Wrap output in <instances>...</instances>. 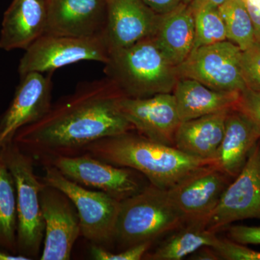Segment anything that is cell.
<instances>
[{"mask_svg": "<svg viewBox=\"0 0 260 260\" xmlns=\"http://www.w3.org/2000/svg\"><path fill=\"white\" fill-rule=\"evenodd\" d=\"M0 260H30V259L27 256L12 254L8 251L0 249Z\"/></svg>", "mask_w": 260, "mask_h": 260, "instance_id": "cell-34", "label": "cell"}, {"mask_svg": "<svg viewBox=\"0 0 260 260\" xmlns=\"http://www.w3.org/2000/svg\"><path fill=\"white\" fill-rule=\"evenodd\" d=\"M259 144H260V140H259Z\"/></svg>", "mask_w": 260, "mask_h": 260, "instance_id": "cell-36", "label": "cell"}, {"mask_svg": "<svg viewBox=\"0 0 260 260\" xmlns=\"http://www.w3.org/2000/svg\"><path fill=\"white\" fill-rule=\"evenodd\" d=\"M242 52L229 40L199 47L177 67L178 77L197 80L213 90L241 93L247 88L241 67Z\"/></svg>", "mask_w": 260, "mask_h": 260, "instance_id": "cell-9", "label": "cell"}, {"mask_svg": "<svg viewBox=\"0 0 260 260\" xmlns=\"http://www.w3.org/2000/svg\"><path fill=\"white\" fill-rule=\"evenodd\" d=\"M83 153L116 167L136 171L147 178L150 184L165 190L197 169L215 164L133 131L97 140L85 147Z\"/></svg>", "mask_w": 260, "mask_h": 260, "instance_id": "cell-2", "label": "cell"}, {"mask_svg": "<svg viewBox=\"0 0 260 260\" xmlns=\"http://www.w3.org/2000/svg\"><path fill=\"white\" fill-rule=\"evenodd\" d=\"M184 224V218L167 190L150 184L121 200L114 240L126 249L141 243L153 242Z\"/></svg>", "mask_w": 260, "mask_h": 260, "instance_id": "cell-4", "label": "cell"}, {"mask_svg": "<svg viewBox=\"0 0 260 260\" xmlns=\"http://www.w3.org/2000/svg\"><path fill=\"white\" fill-rule=\"evenodd\" d=\"M0 157L14 179L18 210L17 254L30 259L40 257L44 237L41 205L44 182L37 177L34 160L15 143L0 150Z\"/></svg>", "mask_w": 260, "mask_h": 260, "instance_id": "cell-5", "label": "cell"}, {"mask_svg": "<svg viewBox=\"0 0 260 260\" xmlns=\"http://www.w3.org/2000/svg\"><path fill=\"white\" fill-rule=\"evenodd\" d=\"M190 259L197 260H217L220 259L213 248L209 246L200 248L198 251L191 254Z\"/></svg>", "mask_w": 260, "mask_h": 260, "instance_id": "cell-33", "label": "cell"}, {"mask_svg": "<svg viewBox=\"0 0 260 260\" xmlns=\"http://www.w3.org/2000/svg\"><path fill=\"white\" fill-rule=\"evenodd\" d=\"M51 73L21 76L9 107L0 115V150L13 143L19 130L42 119L50 109Z\"/></svg>", "mask_w": 260, "mask_h": 260, "instance_id": "cell-13", "label": "cell"}, {"mask_svg": "<svg viewBox=\"0 0 260 260\" xmlns=\"http://www.w3.org/2000/svg\"><path fill=\"white\" fill-rule=\"evenodd\" d=\"M119 106L126 120L138 133L157 143L174 146L181 120L174 94L140 99L122 96Z\"/></svg>", "mask_w": 260, "mask_h": 260, "instance_id": "cell-14", "label": "cell"}, {"mask_svg": "<svg viewBox=\"0 0 260 260\" xmlns=\"http://www.w3.org/2000/svg\"><path fill=\"white\" fill-rule=\"evenodd\" d=\"M44 169L43 182L64 192L74 204L82 236L92 244L102 246L114 240L121 201L67 179L54 167L44 166Z\"/></svg>", "mask_w": 260, "mask_h": 260, "instance_id": "cell-6", "label": "cell"}, {"mask_svg": "<svg viewBox=\"0 0 260 260\" xmlns=\"http://www.w3.org/2000/svg\"><path fill=\"white\" fill-rule=\"evenodd\" d=\"M160 17L142 0H107V20L103 37L109 53L153 37Z\"/></svg>", "mask_w": 260, "mask_h": 260, "instance_id": "cell-15", "label": "cell"}, {"mask_svg": "<svg viewBox=\"0 0 260 260\" xmlns=\"http://www.w3.org/2000/svg\"><path fill=\"white\" fill-rule=\"evenodd\" d=\"M259 140V126L240 109L232 108L225 119V131L215 166L229 177L235 179Z\"/></svg>", "mask_w": 260, "mask_h": 260, "instance_id": "cell-18", "label": "cell"}, {"mask_svg": "<svg viewBox=\"0 0 260 260\" xmlns=\"http://www.w3.org/2000/svg\"><path fill=\"white\" fill-rule=\"evenodd\" d=\"M41 162L44 167L49 165L56 168L67 179L80 185L104 191L119 201L144 187L136 171L116 167L88 153L58 155L44 159Z\"/></svg>", "mask_w": 260, "mask_h": 260, "instance_id": "cell-8", "label": "cell"}, {"mask_svg": "<svg viewBox=\"0 0 260 260\" xmlns=\"http://www.w3.org/2000/svg\"><path fill=\"white\" fill-rule=\"evenodd\" d=\"M104 64L106 77L128 98L173 93L179 79L177 68L166 59L152 37L112 51Z\"/></svg>", "mask_w": 260, "mask_h": 260, "instance_id": "cell-3", "label": "cell"}, {"mask_svg": "<svg viewBox=\"0 0 260 260\" xmlns=\"http://www.w3.org/2000/svg\"><path fill=\"white\" fill-rule=\"evenodd\" d=\"M225 1L226 0H189V3H210V4L215 5L218 7L225 3Z\"/></svg>", "mask_w": 260, "mask_h": 260, "instance_id": "cell-35", "label": "cell"}, {"mask_svg": "<svg viewBox=\"0 0 260 260\" xmlns=\"http://www.w3.org/2000/svg\"><path fill=\"white\" fill-rule=\"evenodd\" d=\"M260 219V144L249 154L242 172L224 191L205 222L206 229L218 232L238 220Z\"/></svg>", "mask_w": 260, "mask_h": 260, "instance_id": "cell-10", "label": "cell"}, {"mask_svg": "<svg viewBox=\"0 0 260 260\" xmlns=\"http://www.w3.org/2000/svg\"><path fill=\"white\" fill-rule=\"evenodd\" d=\"M189 3L194 15L195 34L192 51L227 40L226 28L218 6L210 3Z\"/></svg>", "mask_w": 260, "mask_h": 260, "instance_id": "cell-25", "label": "cell"}, {"mask_svg": "<svg viewBox=\"0 0 260 260\" xmlns=\"http://www.w3.org/2000/svg\"><path fill=\"white\" fill-rule=\"evenodd\" d=\"M16 189L14 179L0 157V249L17 254Z\"/></svg>", "mask_w": 260, "mask_h": 260, "instance_id": "cell-23", "label": "cell"}, {"mask_svg": "<svg viewBox=\"0 0 260 260\" xmlns=\"http://www.w3.org/2000/svg\"><path fill=\"white\" fill-rule=\"evenodd\" d=\"M241 67L246 88L260 93V42L242 51Z\"/></svg>", "mask_w": 260, "mask_h": 260, "instance_id": "cell-26", "label": "cell"}, {"mask_svg": "<svg viewBox=\"0 0 260 260\" xmlns=\"http://www.w3.org/2000/svg\"><path fill=\"white\" fill-rule=\"evenodd\" d=\"M155 14L162 15L170 13L189 0H142Z\"/></svg>", "mask_w": 260, "mask_h": 260, "instance_id": "cell-31", "label": "cell"}, {"mask_svg": "<svg viewBox=\"0 0 260 260\" xmlns=\"http://www.w3.org/2000/svg\"><path fill=\"white\" fill-rule=\"evenodd\" d=\"M109 51L103 35L71 37L45 34L25 49L20 59V76L30 73H53L81 61L106 63Z\"/></svg>", "mask_w": 260, "mask_h": 260, "instance_id": "cell-7", "label": "cell"}, {"mask_svg": "<svg viewBox=\"0 0 260 260\" xmlns=\"http://www.w3.org/2000/svg\"><path fill=\"white\" fill-rule=\"evenodd\" d=\"M229 239L239 244L260 245V226L236 225L229 228Z\"/></svg>", "mask_w": 260, "mask_h": 260, "instance_id": "cell-30", "label": "cell"}, {"mask_svg": "<svg viewBox=\"0 0 260 260\" xmlns=\"http://www.w3.org/2000/svg\"><path fill=\"white\" fill-rule=\"evenodd\" d=\"M230 109L181 122L174 147L188 155L215 164Z\"/></svg>", "mask_w": 260, "mask_h": 260, "instance_id": "cell-20", "label": "cell"}, {"mask_svg": "<svg viewBox=\"0 0 260 260\" xmlns=\"http://www.w3.org/2000/svg\"><path fill=\"white\" fill-rule=\"evenodd\" d=\"M250 16L256 41L260 42V0H243Z\"/></svg>", "mask_w": 260, "mask_h": 260, "instance_id": "cell-32", "label": "cell"}, {"mask_svg": "<svg viewBox=\"0 0 260 260\" xmlns=\"http://www.w3.org/2000/svg\"><path fill=\"white\" fill-rule=\"evenodd\" d=\"M236 107L250 117L260 127V93L246 88L241 92Z\"/></svg>", "mask_w": 260, "mask_h": 260, "instance_id": "cell-29", "label": "cell"}, {"mask_svg": "<svg viewBox=\"0 0 260 260\" xmlns=\"http://www.w3.org/2000/svg\"><path fill=\"white\" fill-rule=\"evenodd\" d=\"M232 178L215 164L200 168L168 189L184 224L203 223L217 206Z\"/></svg>", "mask_w": 260, "mask_h": 260, "instance_id": "cell-12", "label": "cell"}, {"mask_svg": "<svg viewBox=\"0 0 260 260\" xmlns=\"http://www.w3.org/2000/svg\"><path fill=\"white\" fill-rule=\"evenodd\" d=\"M44 237L41 260H68L82 235L78 211L59 189L44 184L41 191Z\"/></svg>", "mask_w": 260, "mask_h": 260, "instance_id": "cell-11", "label": "cell"}, {"mask_svg": "<svg viewBox=\"0 0 260 260\" xmlns=\"http://www.w3.org/2000/svg\"><path fill=\"white\" fill-rule=\"evenodd\" d=\"M226 28L227 40L242 51L250 47L256 39L249 13L243 0H226L218 6Z\"/></svg>", "mask_w": 260, "mask_h": 260, "instance_id": "cell-24", "label": "cell"}, {"mask_svg": "<svg viewBox=\"0 0 260 260\" xmlns=\"http://www.w3.org/2000/svg\"><path fill=\"white\" fill-rule=\"evenodd\" d=\"M172 93L182 122L235 107L241 93L213 90L197 80L179 78Z\"/></svg>", "mask_w": 260, "mask_h": 260, "instance_id": "cell-21", "label": "cell"}, {"mask_svg": "<svg viewBox=\"0 0 260 260\" xmlns=\"http://www.w3.org/2000/svg\"><path fill=\"white\" fill-rule=\"evenodd\" d=\"M152 242H146L130 246L120 252L114 253L104 246L93 244L90 247V255L95 260H140L148 252Z\"/></svg>", "mask_w": 260, "mask_h": 260, "instance_id": "cell-27", "label": "cell"}, {"mask_svg": "<svg viewBox=\"0 0 260 260\" xmlns=\"http://www.w3.org/2000/svg\"><path fill=\"white\" fill-rule=\"evenodd\" d=\"M212 248L220 259L260 260V251L254 250L231 239H218Z\"/></svg>", "mask_w": 260, "mask_h": 260, "instance_id": "cell-28", "label": "cell"}, {"mask_svg": "<svg viewBox=\"0 0 260 260\" xmlns=\"http://www.w3.org/2000/svg\"><path fill=\"white\" fill-rule=\"evenodd\" d=\"M47 0H13L2 23L0 48L25 49L47 32Z\"/></svg>", "mask_w": 260, "mask_h": 260, "instance_id": "cell-17", "label": "cell"}, {"mask_svg": "<svg viewBox=\"0 0 260 260\" xmlns=\"http://www.w3.org/2000/svg\"><path fill=\"white\" fill-rule=\"evenodd\" d=\"M122 96L107 77L80 83L73 93L51 104L42 119L19 130L13 143L39 162L80 155L97 140L135 130L119 109Z\"/></svg>", "mask_w": 260, "mask_h": 260, "instance_id": "cell-1", "label": "cell"}, {"mask_svg": "<svg viewBox=\"0 0 260 260\" xmlns=\"http://www.w3.org/2000/svg\"></svg>", "mask_w": 260, "mask_h": 260, "instance_id": "cell-37", "label": "cell"}, {"mask_svg": "<svg viewBox=\"0 0 260 260\" xmlns=\"http://www.w3.org/2000/svg\"><path fill=\"white\" fill-rule=\"evenodd\" d=\"M219 238L216 233L206 229L203 223H186L184 227L170 236L147 259L181 260L190 256L200 248L213 247Z\"/></svg>", "mask_w": 260, "mask_h": 260, "instance_id": "cell-22", "label": "cell"}, {"mask_svg": "<svg viewBox=\"0 0 260 260\" xmlns=\"http://www.w3.org/2000/svg\"><path fill=\"white\" fill-rule=\"evenodd\" d=\"M194 34V10L187 3L160 15L152 37L166 59L177 68L192 51Z\"/></svg>", "mask_w": 260, "mask_h": 260, "instance_id": "cell-19", "label": "cell"}, {"mask_svg": "<svg viewBox=\"0 0 260 260\" xmlns=\"http://www.w3.org/2000/svg\"><path fill=\"white\" fill-rule=\"evenodd\" d=\"M46 34L71 37L103 35L107 20V0H47Z\"/></svg>", "mask_w": 260, "mask_h": 260, "instance_id": "cell-16", "label": "cell"}]
</instances>
